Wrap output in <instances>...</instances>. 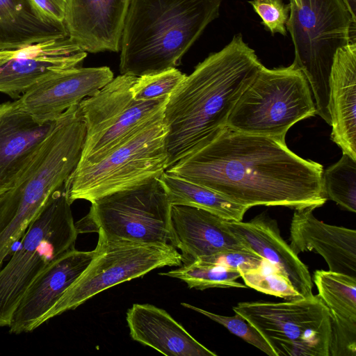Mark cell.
Wrapping results in <instances>:
<instances>
[{
	"mask_svg": "<svg viewBox=\"0 0 356 356\" xmlns=\"http://www.w3.org/2000/svg\"><path fill=\"white\" fill-rule=\"evenodd\" d=\"M137 78L120 74L79 103L86 138L77 166L99 161L163 111L169 97L145 101L134 99L131 88Z\"/></svg>",
	"mask_w": 356,
	"mask_h": 356,
	"instance_id": "obj_12",
	"label": "cell"
},
{
	"mask_svg": "<svg viewBox=\"0 0 356 356\" xmlns=\"http://www.w3.org/2000/svg\"><path fill=\"white\" fill-rule=\"evenodd\" d=\"M126 320L131 338L168 356H216L193 337L166 311L149 304H134Z\"/></svg>",
	"mask_w": 356,
	"mask_h": 356,
	"instance_id": "obj_22",
	"label": "cell"
},
{
	"mask_svg": "<svg viewBox=\"0 0 356 356\" xmlns=\"http://www.w3.org/2000/svg\"><path fill=\"white\" fill-rule=\"evenodd\" d=\"M56 121L38 122L18 99L0 104V196L19 181Z\"/></svg>",
	"mask_w": 356,
	"mask_h": 356,
	"instance_id": "obj_16",
	"label": "cell"
},
{
	"mask_svg": "<svg viewBox=\"0 0 356 356\" xmlns=\"http://www.w3.org/2000/svg\"><path fill=\"white\" fill-rule=\"evenodd\" d=\"M86 56V51L68 37L16 49L0 66V92L18 99L38 83L78 67Z\"/></svg>",
	"mask_w": 356,
	"mask_h": 356,
	"instance_id": "obj_15",
	"label": "cell"
},
{
	"mask_svg": "<svg viewBox=\"0 0 356 356\" xmlns=\"http://www.w3.org/2000/svg\"><path fill=\"white\" fill-rule=\"evenodd\" d=\"M131 1L66 0L68 38L85 51H119Z\"/></svg>",
	"mask_w": 356,
	"mask_h": 356,
	"instance_id": "obj_17",
	"label": "cell"
},
{
	"mask_svg": "<svg viewBox=\"0 0 356 356\" xmlns=\"http://www.w3.org/2000/svg\"><path fill=\"white\" fill-rule=\"evenodd\" d=\"M314 207L295 209L290 226V247L298 254L314 251L329 270L356 277V231L320 221Z\"/></svg>",
	"mask_w": 356,
	"mask_h": 356,
	"instance_id": "obj_18",
	"label": "cell"
},
{
	"mask_svg": "<svg viewBox=\"0 0 356 356\" xmlns=\"http://www.w3.org/2000/svg\"><path fill=\"white\" fill-rule=\"evenodd\" d=\"M186 76L176 67H173L160 72L138 76L131 88L132 97L137 101L169 97Z\"/></svg>",
	"mask_w": 356,
	"mask_h": 356,
	"instance_id": "obj_29",
	"label": "cell"
},
{
	"mask_svg": "<svg viewBox=\"0 0 356 356\" xmlns=\"http://www.w3.org/2000/svg\"><path fill=\"white\" fill-rule=\"evenodd\" d=\"M95 251L70 250L52 260L35 278L16 308L9 332H29L42 320L64 292L86 268Z\"/></svg>",
	"mask_w": 356,
	"mask_h": 356,
	"instance_id": "obj_13",
	"label": "cell"
},
{
	"mask_svg": "<svg viewBox=\"0 0 356 356\" xmlns=\"http://www.w3.org/2000/svg\"><path fill=\"white\" fill-rule=\"evenodd\" d=\"M286 24L295 49L291 64L308 81L316 114L331 125L330 74L337 50L355 41V24L343 0H290Z\"/></svg>",
	"mask_w": 356,
	"mask_h": 356,
	"instance_id": "obj_5",
	"label": "cell"
},
{
	"mask_svg": "<svg viewBox=\"0 0 356 356\" xmlns=\"http://www.w3.org/2000/svg\"><path fill=\"white\" fill-rule=\"evenodd\" d=\"M314 282L330 315V356H355L356 277L317 270L314 273Z\"/></svg>",
	"mask_w": 356,
	"mask_h": 356,
	"instance_id": "obj_23",
	"label": "cell"
},
{
	"mask_svg": "<svg viewBox=\"0 0 356 356\" xmlns=\"http://www.w3.org/2000/svg\"><path fill=\"white\" fill-rule=\"evenodd\" d=\"M292 1L295 3L296 5H297V6L299 5V0H292Z\"/></svg>",
	"mask_w": 356,
	"mask_h": 356,
	"instance_id": "obj_36",
	"label": "cell"
},
{
	"mask_svg": "<svg viewBox=\"0 0 356 356\" xmlns=\"http://www.w3.org/2000/svg\"><path fill=\"white\" fill-rule=\"evenodd\" d=\"M262 66L239 33L186 76L163 113L168 168L227 127L236 103Z\"/></svg>",
	"mask_w": 356,
	"mask_h": 356,
	"instance_id": "obj_2",
	"label": "cell"
},
{
	"mask_svg": "<svg viewBox=\"0 0 356 356\" xmlns=\"http://www.w3.org/2000/svg\"><path fill=\"white\" fill-rule=\"evenodd\" d=\"M226 225L255 253L283 273L302 297L313 295L307 266L281 237L275 220L263 213L248 222L226 220Z\"/></svg>",
	"mask_w": 356,
	"mask_h": 356,
	"instance_id": "obj_20",
	"label": "cell"
},
{
	"mask_svg": "<svg viewBox=\"0 0 356 356\" xmlns=\"http://www.w3.org/2000/svg\"><path fill=\"white\" fill-rule=\"evenodd\" d=\"M37 8L48 18L64 23L66 0H31Z\"/></svg>",
	"mask_w": 356,
	"mask_h": 356,
	"instance_id": "obj_33",
	"label": "cell"
},
{
	"mask_svg": "<svg viewBox=\"0 0 356 356\" xmlns=\"http://www.w3.org/2000/svg\"><path fill=\"white\" fill-rule=\"evenodd\" d=\"M15 50L0 51V66L10 59L15 54Z\"/></svg>",
	"mask_w": 356,
	"mask_h": 356,
	"instance_id": "obj_35",
	"label": "cell"
},
{
	"mask_svg": "<svg viewBox=\"0 0 356 356\" xmlns=\"http://www.w3.org/2000/svg\"><path fill=\"white\" fill-rule=\"evenodd\" d=\"M99 234L94 256L83 272L49 311L42 323L112 286L165 266H179L184 258L171 245L145 244Z\"/></svg>",
	"mask_w": 356,
	"mask_h": 356,
	"instance_id": "obj_11",
	"label": "cell"
},
{
	"mask_svg": "<svg viewBox=\"0 0 356 356\" xmlns=\"http://www.w3.org/2000/svg\"><path fill=\"white\" fill-rule=\"evenodd\" d=\"M181 305L184 307L194 310L223 325L230 332L250 345L257 348L268 355L275 356L272 348L259 332L238 314H235L233 316H222L188 303L182 302Z\"/></svg>",
	"mask_w": 356,
	"mask_h": 356,
	"instance_id": "obj_30",
	"label": "cell"
},
{
	"mask_svg": "<svg viewBox=\"0 0 356 356\" xmlns=\"http://www.w3.org/2000/svg\"><path fill=\"white\" fill-rule=\"evenodd\" d=\"M65 184L51 195L0 269V327H8L24 293L55 258L74 249L78 232Z\"/></svg>",
	"mask_w": 356,
	"mask_h": 356,
	"instance_id": "obj_7",
	"label": "cell"
},
{
	"mask_svg": "<svg viewBox=\"0 0 356 356\" xmlns=\"http://www.w3.org/2000/svg\"><path fill=\"white\" fill-rule=\"evenodd\" d=\"M275 356H330V312L318 295L281 302H241L233 307Z\"/></svg>",
	"mask_w": 356,
	"mask_h": 356,
	"instance_id": "obj_10",
	"label": "cell"
},
{
	"mask_svg": "<svg viewBox=\"0 0 356 356\" xmlns=\"http://www.w3.org/2000/svg\"><path fill=\"white\" fill-rule=\"evenodd\" d=\"M165 171L249 209H316L327 200L321 164L300 157L285 140L227 127Z\"/></svg>",
	"mask_w": 356,
	"mask_h": 356,
	"instance_id": "obj_1",
	"label": "cell"
},
{
	"mask_svg": "<svg viewBox=\"0 0 356 356\" xmlns=\"http://www.w3.org/2000/svg\"><path fill=\"white\" fill-rule=\"evenodd\" d=\"M86 138L79 105L68 108L16 184L0 196V266L48 199L77 166Z\"/></svg>",
	"mask_w": 356,
	"mask_h": 356,
	"instance_id": "obj_4",
	"label": "cell"
},
{
	"mask_svg": "<svg viewBox=\"0 0 356 356\" xmlns=\"http://www.w3.org/2000/svg\"><path fill=\"white\" fill-rule=\"evenodd\" d=\"M315 114L312 90L301 70L292 65L274 69L263 65L236 103L227 127L285 140L293 125Z\"/></svg>",
	"mask_w": 356,
	"mask_h": 356,
	"instance_id": "obj_8",
	"label": "cell"
},
{
	"mask_svg": "<svg viewBox=\"0 0 356 356\" xmlns=\"http://www.w3.org/2000/svg\"><path fill=\"white\" fill-rule=\"evenodd\" d=\"M331 139L356 160V42L339 48L330 74Z\"/></svg>",
	"mask_w": 356,
	"mask_h": 356,
	"instance_id": "obj_21",
	"label": "cell"
},
{
	"mask_svg": "<svg viewBox=\"0 0 356 356\" xmlns=\"http://www.w3.org/2000/svg\"><path fill=\"white\" fill-rule=\"evenodd\" d=\"M249 3L273 35H286V24L289 17L290 4L282 0H252Z\"/></svg>",
	"mask_w": 356,
	"mask_h": 356,
	"instance_id": "obj_31",
	"label": "cell"
},
{
	"mask_svg": "<svg viewBox=\"0 0 356 356\" xmlns=\"http://www.w3.org/2000/svg\"><path fill=\"white\" fill-rule=\"evenodd\" d=\"M67 37L65 24L46 17L31 0H0V51Z\"/></svg>",
	"mask_w": 356,
	"mask_h": 356,
	"instance_id": "obj_24",
	"label": "cell"
},
{
	"mask_svg": "<svg viewBox=\"0 0 356 356\" xmlns=\"http://www.w3.org/2000/svg\"><path fill=\"white\" fill-rule=\"evenodd\" d=\"M108 67H75L38 83L18 98L22 108L40 123L54 122L113 79Z\"/></svg>",
	"mask_w": 356,
	"mask_h": 356,
	"instance_id": "obj_14",
	"label": "cell"
},
{
	"mask_svg": "<svg viewBox=\"0 0 356 356\" xmlns=\"http://www.w3.org/2000/svg\"><path fill=\"white\" fill-rule=\"evenodd\" d=\"M160 275L168 276L181 280L191 289L204 290L209 288H246L245 284L236 281L241 277V273L226 268L217 264H207L199 259H195L177 268Z\"/></svg>",
	"mask_w": 356,
	"mask_h": 356,
	"instance_id": "obj_26",
	"label": "cell"
},
{
	"mask_svg": "<svg viewBox=\"0 0 356 356\" xmlns=\"http://www.w3.org/2000/svg\"><path fill=\"white\" fill-rule=\"evenodd\" d=\"M211 264L222 266L230 270H237L241 274L261 266L266 260L256 253L243 251L228 250L211 255L197 258Z\"/></svg>",
	"mask_w": 356,
	"mask_h": 356,
	"instance_id": "obj_32",
	"label": "cell"
},
{
	"mask_svg": "<svg viewBox=\"0 0 356 356\" xmlns=\"http://www.w3.org/2000/svg\"><path fill=\"white\" fill-rule=\"evenodd\" d=\"M245 284L261 293L286 300L302 297L288 278L268 261L241 274Z\"/></svg>",
	"mask_w": 356,
	"mask_h": 356,
	"instance_id": "obj_28",
	"label": "cell"
},
{
	"mask_svg": "<svg viewBox=\"0 0 356 356\" xmlns=\"http://www.w3.org/2000/svg\"><path fill=\"white\" fill-rule=\"evenodd\" d=\"M221 0H131L120 41L121 74L140 76L176 67Z\"/></svg>",
	"mask_w": 356,
	"mask_h": 356,
	"instance_id": "obj_3",
	"label": "cell"
},
{
	"mask_svg": "<svg viewBox=\"0 0 356 356\" xmlns=\"http://www.w3.org/2000/svg\"><path fill=\"white\" fill-rule=\"evenodd\" d=\"M163 111L136 130L99 161L76 166L65 182L69 202L90 203L159 177L168 168Z\"/></svg>",
	"mask_w": 356,
	"mask_h": 356,
	"instance_id": "obj_6",
	"label": "cell"
},
{
	"mask_svg": "<svg viewBox=\"0 0 356 356\" xmlns=\"http://www.w3.org/2000/svg\"><path fill=\"white\" fill-rule=\"evenodd\" d=\"M172 205L200 208L225 219L241 221L249 209L220 193L165 171L159 178Z\"/></svg>",
	"mask_w": 356,
	"mask_h": 356,
	"instance_id": "obj_25",
	"label": "cell"
},
{
	"mask_svg": "<svg viewBox=\"0 0 356 356\" xmlns=\"http://www.w3.org/2000/svg\"><path fill=\"white\" fill-rule=\"evenodd\" d=\"M226 220L200 208L171 206L175 246L181 250L184 263L228 250L255 253L229 230Z\"/></svg>",
	"mask_w": 356,
	"mask_h": 356,
	"instance_id": "obj_19",
	"label": "cell"
},
{
	"mask_svg": "<svg viewBox=\"0 0 356 356\" xmlns=\"http://www.w3.org/2000/svg\"><path fill=\"white\" fill-rule=\"evenodd\" d=\"M171 206L159 178H155L95 200L75 226L78 234L97 232L111 239L175 248Z\"/></svg>",
	"mask_w": 356,
	"mask_h": 356,
	"instance_id": "obj_9",
	"label": "cell"
},
{
	"mask_svg": "<svg viewBox=\"0 0 356 356\" xmlns=\"http://www.w3.org/2000/svg\"><path fill=\"white\" fill-rule=\"evenodd\" d=\"M343 1L350 13L353 22L356 23V0H343Z\"/></svg>",
	"mask_w": 356,
	"mask_h": 356,
	"instance_id": "obj_34",
	"label": "cell"
},
{
	"mask_svg": "<svg viewBox=\"0 0 356 356\" xmlns=\"http://www.w3.org/2000/svg\"><path fill=\"white\" fill-rule=\"evenodd\" d=\"M322 186L326 198L348 211H356V160L346 153L323 170Z\"/></svg>",
	"mask_w": 356,
	"mask_h": 356,
	"instance_id": "obj_27",
	"label": "cell"
}]
</instances>
